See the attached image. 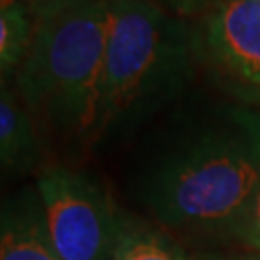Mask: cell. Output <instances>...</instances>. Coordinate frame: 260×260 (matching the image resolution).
Masks as SVG:
<instances>
[{
  "mask_svg": "<svg viewBox=\"0 0 260 260\" xmlns=\"http://www.w3.org/2000/svg\"><path fill=\"white\" fill-rule=\"evenodd\" d=\"M114 260H199L183 243L150 220L125 212Z\"/></svg>",
  "mask_w": 260,
  "mask_h": 260,
  "instance_id": "cell-8",
  "label": "cell"
},
{
  "mask_svg": "<svg viewBox=\"0 0 260 260\" xmlns=\"http://www.w3.org/2000/svg\"><path fill=\"white\" fill-rule=\"evenodd\" d=\"M110 29V0L37 16L27 58L8 81L39 125L62 143L91 147Z\"/></svg>",
  "mask_w": 260,
  "mask_h": 260,
  "instance_id": "cell-3",
  "label": "cell"
},
{
  "mask_svg": "<svg viewBox=\"0 0 260 260\" xmlns=\"http://www.w3.org/2000/svg\"><path fill=\"white\" fill-rule=\"evenodd\" d=\"M27 2L33 6L37 16H45V14L58 12V10H66L72 8V6H77V4H83V2H89V0H27Z\"/></svg>",
  "mask_w": 260,
  "mask_h": 260,
  "instance_id": "cell-13",
  "label": "cell"
},
{
  "mask_svg": "<svg viewBox=\"0 0 260 260\" xmlns=\"http://www.w3.org/2000/svg\"><path fill=\"white\" fill-rule=\"evenodd\" d=\"M189 23L206 81L225 99L260 110V0H222Z\"/></svg>",
  "mask_w": 260,
  "mask_h": 260,
  "instance_id": "cell-5",
  "label": "cell"
},
{
  "mask_svg": "<svg viewBox=\"0 0 260 260\" xmlns=\"http://www.w3.org/2000/svg\"><path fill=\"white\" fill-rule=\"evenodd\" d=\"M232 249H245V251L260 252V187L252 197L251 205L245 212L235 237H233Z\"/></svg>",
  "mask_w": 260,
  "mask_h": 260,
  "instance_id": "cell-10",
  "label": "cell"
},
{
  "mask_svg": "<svg viewBox=\"0 0 260 260\" xmlns=\"http://www.w3.org/2000/svg\"><path fill=\"white\" fill-rule=\"evenodd\" d=\"M0 260H64L47 228L37 187H25L2 203Z\"/></svg>",
  "mask_w": 260,
  "mask_h": 260,
  "instance_id": "cell-6",
  "label": "cell"
},
{
  "mask_svg": "<svg viewBox=\"0 0 260 260\" xmlns=\"http://www.w3.org/2000/svg\"><path fill=\"white\" fill-rule=\"evenodd\" d=\"M260 187V110L230 99H191L168 116L141 156L133 199L150 222L187 241L232 247Z\"/></svg>",
  "mask_w": 260,
  "mask_h": 260,
  "instance_id": "cell-1",
  "label": "cell"
},
{
  "mask_svg": "<svg viewBox=\"0 0 260 260\" xmlns=\"http://www.w3.org/2000/svg\"><path fill=\"white\" fill-rule=\"evenodd\" d=\"M160 6L185 19H195L222 0H156Z\"/></svg>",
  "mask_w": 260,
  "mask_h": 260,
  "instance_id": "cell-11",
  "label": "cell"
},
{
  "mask_svg": "<svg viewBox=\"0 0 260 260\" xmlns=\"http://www.w3.org/2000/svg\"><path fill=\"white\" fill-rule=\"evenodd\" d=\"M43 135L35 116L8 81L0 83V162L10 176L43 172Z\"/></svg>",
  "mask_w": 260,
  "mask_h": 260,
  "instance_id": "cell-7",
  "label": "cell"
},
{
  "mask_svg": "<svg viewBox=\"0 0 260 260\" xmlns=\"http://www.w3.org/2000/svg\"><path fill=\"white\" fill-rule=\"evenodd\" d=\"M199 260H260V252L245 251V249H230V251H208L197 254Z\"/></svg>",
  "mask_w": 260,
  "mask_h": 260,
  "instance_id": "cell-12",
  "label": "cell"
},
{
  "mask_svg": "<svg viewBox=\"0 0 260 260\" xmlns=\"http://www.w3.org/2000/svg\"><path fill=\"white\" fill-rule=\"evenodd\" d=\"M197 72L189 19L156 0H110L103 89L91 147L129 139L185 96Z\"/></svg>",
  "mask_w": 260,
  "mask_h": 260,
  "instance_id": "cell-2",
  "label": "cell"
},
{
  "mask_svg": "<svg viewBox=\"0 0 260 260\" xmlns=\"http://www.w3.org/2000/svg\"><path fill=\"white\" fill-rule=\"evenodd\" d=\"M37 33V14L27 0H4L0 6V72L12 81L27 58Z\"/></svg>",
  "mask_w": 260,
  "mask_h": 260,
  "instance_id": "cell-9",
  "label": "cell"
},
{
  "mask_svg": "<svg viewBox=\"0 0 260 260\" xmlns=\"http://www.w3.org/2000/svg\"><path fill=\"white\" fill-rule=\"evenodd\" d=\"M47 228L64 260H114L125 212L93 176L50 164L37 177Z\"/></svg>",
  "mask_w": 260,
  "mask_h": 260,
  "instance_id": "cell-4",
  "label": "cell"
}]
</instances>
